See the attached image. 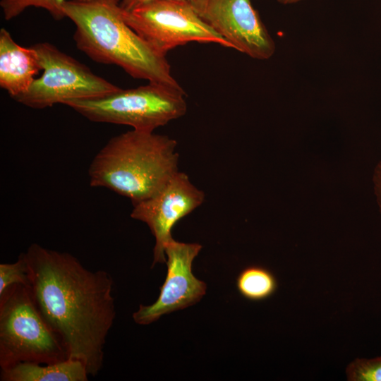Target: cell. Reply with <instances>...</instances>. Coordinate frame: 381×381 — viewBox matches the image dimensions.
I'll return each instance as SVG.
<instances>
[{"mask_svg":"<svg viewBox=\"0 0 381 381\" xmlns=\"http://www.w3.org/2000/svg\"><path fill=\"white\" fill-rule=\"evenodd\" d=\"M24 255L29 286L42 317L68 358L80 361L89 375H97L116 317L111 275L87 270L71 254L37 243L30 245Z\"/></svg>","mask_w":381,"mask_h":381,"instance_id":"cell-1","label":"cell"},{"mask_svg":"<svg viewBox=\"0 0 381 381\" xmlns=\"http://www.w3.org/2000/svg\"><path fill=\"white\" fill-rule=\"evenodd\" d=\"M120 0H68L66 18L75 25L77 48L92 61L115 65L131 77L181 89L166 56L124 20Z\"/></svg>","mask_w":381,"mask_h":381,"instance_id":"cell-2","label":"cell"},{"mask_svg":"<svg viewBox=\"0 0 381 381\" xmlns=\"http://www.w3.org/2000/svg\"><path fill=\"white\" fill-rule=\"evenodd\" d=\"M176 145L154 131L133 129L114 136L93 158L90 184L110 189L133 204L150 198L179 171Z\"/></svg>","mask_w":381,"mask_h":381,"instance_id":"cell-3","label":"cell"},{"mask_svg":"<svg viewBox=\"0 0 381 381\" xmlns=\"http://www.w3.org/2000/svg\"><path fill=\"white\" fill-rule=\"evenodd\" d=\"M68 358L59 337L40 312L29 286L13 284L0 294V367L20 362L54 363Z\"/></svg>","mask_w":381,"mask_h":381,"instance_id":"cell-4","label":"cell"},{"mask_svg":"<svg viewBox=\"0 0 381 381\" xmlns=\"http://www.w3.org/2000/svg\"><path fill=\"white\" fill-rule=\"evenodd\" d=\"M185 96L183 88L149 83L133 88L120 87L99 97L71 100L65 105L91 121L154 131L185 115Z\"/></svg>","mask_w":381,"mask_h":381,"instance_id":"cell-5","label":"cell"},{"mask_svg":"<svg viewBox=\"0 0 381 381\" xmlns=\"http://www.w3.org/2000/svg\"><path fill=\"white\" fill-rule=\"evenodd\" d=\"M122 15L131 28L164 56L189 42L214 43L233 49L199 16L192 0H152L131 10L123 9Z\"/></svg>","mask_w":381,"mask_h":381,"instance_id":"cell-6","label":"cell"},{"mask_svg":"<svg viewBox=\"0 0 381 381\" xmlns=\"http://www.w3.org/2000/svg\"><path fill=\"white\" fill-rule=\"evenodd\" d=\"M43 71L29 89L14 100L34 109H44L75 99L102 97L120 87L49 42L33 45Z\"/></svg>","mask_w":381,"mask_h":381,"instance_id":"cell-7","label":"cell"},{"mask_svg":"<svg viewBox=\"0 0 381 381\" xmlns=\"http://www.w3.org/2000/svg\"><path fill=\"white\" fill-rule=\"evenodd\" d=\"M199 16L236 49L258 60L274 54V40L250 0H192Z\"/></svg>","mask_w":381,"mask_h":381,"instance_id":"cell-8","label":"cell"},{"mask_svg":"<svg viewBox=\"0 0 381 381\" xmlns=\"http://www.w3.org/2000/svg\"><path fill=\"white\" fill-rule=\"evenodd\" d=\"M204 193L183 172L177 171L153 196L133 204L131 217L145 223L155 238L152 267L167 261L165 246L171 230L183 217L204 201Z\"/></svg>","mask_w":381,"mask_h":381,"instance_id":"cell-9","label":"cell"},{"mask_svg":"<svg viewBox=\"0 0 381 381\" xmlns=\"http://www.w3.org/2000/svg\"><path fill=\"white\" fill-rule=\"evenodd\" d=\"M202 246L171 239L165 246L167 275L156 301L140 305L133 314L135 323L149 325L161 316L186 308L198 302L206 293V284L192 272V263Z\"/></svg>","mask_w":381,"mask_h":381,"instance_id":"cell-10","label":"cell"},{"mask_svg":"<svg viewBox=\"0 0 381 381\" xmlns=\"http://www.w3.org/2000/svg\"><path fill=\"white\" fill-rule=\"evenodd\" d=\"M42 71L38 54L32 46L18 44L5 28L0 30V86L11 98L26 92Z\"/></svg>","mask_w":381,"mask_h":381,"instance_id":"cell-11","label":"cell"},{"mask_svg":"<svg viewBox=\"0 0 381 381\" xmlns=\"http://www.w3.org/2000/svg\"><path fill=\"white\" fill-rule=\"evenodd\" d=\"M89 374L79 360L68 358L54 363L20 362L1 370V381H87Z\"/></svg>","mask_w":381,"mask_h":381,"instance_id":"cell-12","label":"cell"},{"mask_svg":"<svg viewBox=\"0 0 381 381\" xmlns=\"http://www.w3.org/2000/svg\"><path fill=\"white\" fill-rule=\"evenodd\" d=\"M236 286L244 298L258 301L274 294L277 289V281L270 270L261 266L252 265L240 272Z\"/></svg>","mask_w":381,"mask_h":381,"instance_id":"cell-13","label":"cell"},{"mask_svg":"<svg viewBox=\"0 0 381 381\" xmlns=\"http://www.w3.org/2000/svg\"><path fill=\"white\" fill-rule=\"evenodd\" d=\"M68 0H1L0 6L4 18L10 20L30 7L44 9L55 20L66 18L64 5Z\"/></svg>","mask_w":381,"mask_h":381,"instance_id":"cell-14","label":"cell"},{"mask_svg":"<svg viewBox=\"0 0 381 381\" xmlns=\"http://www.w3.org/2000/svg\"><path fill=\"white\" fill-rule=\"evenodd\" d=\"M351 381H381V356L373 358H357L346 369Z\"/></svg>","mask_w":381,"mask_h":381,"instance_id":"cell-15","label":"cell"},{"mask_svg":"<svg viewBox=\"0 0 381 381\" xmlns=\"http://www.w3.org/2000/svg\"><path fill=\"white\" fill-rule=\"evenodd\" d=\"M13 284L30 286L28 266L24 253H20L13 263L0 264V294Z\"/></svg>","mask_w":381,"mask_h":381,"instance_id":"cell-16","label":"cell"},{"mask_svg":"<svg viewBox=\"0 0 381 381\" xmlns=\"http://www.w3.org/2000/svg\"><path fill=\"white\" fill-rule=\"evenodd\" d=\"M373 179L377 203L381 212V160L379 162L375 168Z\"/></svg>","mask_w":381,"mask_h":381,"instance_id":"cell-17","label":"cell"},{"mask_svg":"<svg viewBox=\"0 0 381 381\" xmlns=\"http://www.w3.org/2000/svg\"><path fill=\"white\" fill-rule=\"evenodd\" d=\"M150 1L152 0H120V4L123 9L131 10Z\"/></svg>","mask_w":381,"mask_h":381,"instance_id":"cell-18","label":"cell"},{"mask_svg":"<svg viewBox=\"0 0 381 381\" xmlns=\"http://www.w3.org/2000/svg\"><path fill=\"white\" fill-rule=\"evenodd\" d=\"M279 4H284V5H289L296 4L301 0H277Z\"/></svg>","mask_w":381,"mask_h":381,"instance_id":"cell-19","label":"cell"}]
</instances>
